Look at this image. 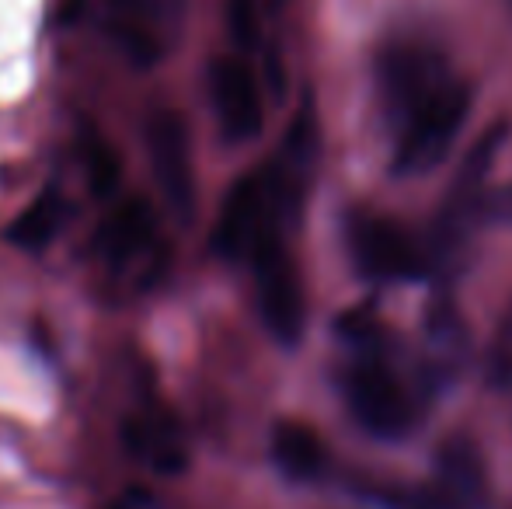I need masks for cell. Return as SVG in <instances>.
<instances>
[{"instance_id": "obj_1", "label": "cell", "mask_w": 512, "mask_h": 509, "mask_svg": "<svg viewBox=\"0 0 512 509\" xmlns=\"http://www.w3.org/2000/svg\"><path fill=\"white\" fill-rule=\"evenodd\" d=\"M189 0H108L105 35L136 70H150L185 32Z\"/></svg>"}, {"instance_id": "obj_2", "label": "cell", "mask_w": 512, "mask_h": 509, "mask_svg": "<svg viewBox=\"0 0 512 509\" xmlns=\"http://www.w3.org/2000/svg\"><path fill=\"white\" fill-rule=\"evenodd\" d=\"M471 112V91L464 84L450 81L429 95L415 112L401 123L398 150H394V171L398 175H422L432 171L446 154L453 140L467 123Z\"/></svg>"}, {"instance_id": "obj_3", "label": "cell", "mask_w": 512, "mask_h": 509, "mask_svg": "<svg viewBox=\"0 0 512 509\" xmlns=\"http://www.w3.org/2000/svg\"><path fill=\"white\" fill-rule=\"evenodd\" d=\"M251 269H255V290L258 307L283 346H293L304 335V286H300V272L293 262L290 248H286L279 227L258 238L255 252H251Z\"/></svg>"}, {"instance_id": "obj_4", "label": "cell", "mask_w": 512, "mask_h": 509, "mask_svg": "<svg viewBox=\"0 0 512 509\" xmlns=\"http://www.w3.org/2000/svg\"><path fill=\"white\" fill-rule=\"evenodd\" d=\"M502 140H506V123H495L471 147V154L464 157L457 178L450 185V196H446L443 210H439L436 231H432V258L436 262H450L453 255L464 248L467 231L481 217V206H485V178L492 171V161L499 154Z\"/></svg>"}, {"instance_id": "obj_5", "label": "cell", "mask_w": 512, "mask_h": 509, "mask_svg": "<svg viewBox=\"0 0 512 509\" xmlns=\"http://www.w3.org/2000/svg\"><path fill=\"white\" fill-rule=\"evenodd\" d=\"M345 398H349V408L359 419V426L366 433L380 436V440H398L415 422L408 391L380 360H363L359 367L349 370Z\"/></svg>"}, {"instance_id": "obj_6", "label": "cell", "mask_w": 512, "mask_h": 509, "mask_svg": "<svg viewBox=\"0 0 512 509\" xmlns=\"http://www.w3.org/2000/svg\"><path fill=\"white\" fill-rule=\"evenodd\" d=\"M147 154L168 206L178 213L182 224H192V217H196V171H192L189 129L178 112L157 109L147 119Z\"/></svg>"}, {"instance_id": "obj_7", "label": "cell", "mask_w": 512, "mask_h": 509, "mask_svg": "<svg viewBox=\"0 0 512 509\" xmlns=\"http://www.w3.org/2000/svg\"><path fill=\"white\" fill-rule=\"evenodd\" d=\"M279 213L272 206L265 175H248L230 185L220 206V220L213 227V252L220 258H251L258 238L276 224Z\"/></svg>"}, {"instance_id": "obj_8", "label": "cell", "mask_w": 512, "mask_h": 509, "mask_svg": "<svg viewBox=\"0 0 512 509\" xmlns=\"http://www.w3.org/2000/svg\"><path fill=\"white\" fill-rule=\"evenodd\" d=\"M349 252L359 272L373 279H411L425 269V255L405 227L387 217L356 213L349 220Z\"/></svg>"}, {"instance_id": "obj_9", "label": "cell", "mask_w": 512, "mask_h": 509, "mask_svg": "<svg viewBox=\"0 0 512 509\" xmlns=\"http://www.w3.org/2000/svg\"><path fill=\"white\" fill-rule=\"evenodd\" d=\"M377 81H380L384 109L391 112L401 126L425 98L436 95V91L443 88V84H450L453 77L446 74V63L439 60L432 49L394 46V49H387L384 60H380Z\"/></svg>"}, {"instance_id": "obj_10", "label": "cell", "mask_w": 512, "mask_h": 509, "mask_svg": "<svg viewBox=\"0 0 512 509\" xmlns=\"http://www.w3.org/2000/svg\"><path fill=\"white\" fill-rule=\"evenodd\" d=\"M209 98H213L216 123L230 143H248L262 133L265 109L255 70L237 56L209 63Z\"/></svg>"}, {"instance_id": "obj_11", "label": "cell", "mask_w": 512, "mask_h": 509, "mask_svg": "<svg viewBox=\"0 0 512 509\" xmlns=\"http://www.w3.org/2000/svg\"><path fill=\"white\" fill-rule=\"evenodd\" d=\"M95 255L102 258L108 269H136L147 265V258L154 262L157 255V213L143 196H133L126 203H119L102 227H98L95 241H91ZM147 276L157 279V269L147 265Z\"/></svg>"}, {"instance_id": "obj_12", "label": "cell", "mask_w": 512, "mask_h": 509, "mask_svg": "<svg viewBox=\"0 0 512 509\" xmlns=\"http://www.w3.org/2000/svg\"><path fill=\"white\" fill-rule=\"evenodd\" d=\"M122 443H126L129 457L147 464L157 475H178L189 464L182 429H178L175 415L164 408H143V412L129 415L122 422Z\"/></svg>"}, {"instance_id": "obj_13", "label": "cell", "mask_w": 512, "mask_h": 509, "mask_svg": "<svg viewBox=\"0 0 512 509\" xmlns=\"http://www.w3.org/2000/svg\"><path fill=\"white\" fill-rule=\"evenodd\" d=\"M436 489L446 492L460 509H485L488 506L485 461H481L478 447H474L467 436H450V440L439 447Z\"/></svg>"}, {"instance_id": "obj_14", "label": "cell", "mask_w": 512, "mask_h": 509, "mask_svg": "<svg viewBox=\"0 0 512 509\" xmlns=\"http://www.w3.org/2000/svg\"><path fill=\"white\" fill-rule=\"evenodd\" d=\"M70 220V203L60 189H42L25 210L7 227V241L21 252H42L49 248Z\"/></svg>"}, {"instance_id": "obj_15", "label": "cell", "mask_w": 512, "mask_h": 509, "mask_svg": "<svg viewBox=\"0 0 512 509\" xmlns=\"http://www.w3.org/2000/svg\"><path fill=\"white\" fill-rule=\"evenodd\" d=\"M272 457L293 482H310L324 471V443L304 422H279L272 429Z\"/></svg>"}, {"instance_id": "obj_16", "label": "cell", "mask_w": 512, "mask_h": 509, "mask_svg": "<svg viewBox=\"0 0 512 509\" xmlns=\"http://www.w3.org/2000/svg\"><path fill=\"white\" fill-rule=\"evenodd\" d=\"M425 353H429V370L436 381H450L467 360V328L457 318V311L439 307L425 321Z\"/></svg>"}, {"instance_id": "obj_17", "label": "cell", "mask_w": 512, "mask_h": 509, "mask_svg": "<svg viewBox=\"0 0 512 509\" xmlns=\"http://www.w3.org/2000/svg\"><path fill=\"white\" fill-rule=\"evenodd\" d=\"M84 161H88V182H91V192H95L98 199H108L115 192V185H119V157H115V150L108 147L102 136H91L88 140V154H84Z\"/></svg>"}, {"instance_id": "obj_18", "label": "cell", "mask_w": 512, "mask_h": 509, "mask_svg": "<svg viewBox=\"0 0 512 509\" xmlns=\"http://www.w3.org/2000/svg\"><path fill=\"white\" fill-rule=\"evenodd\" d=\"M492 384L502 387V391H512V304L502 314L499 335H495L492 346Z\"/></svg>"}, {"instance_id": "obj_19", "label": "cell", "mask_w": 512, "mask_h": 509, "mask_svg": "<svg viewBox=\"0 0 512 509\" xmlns=\"http://www.w3.org/2000/svg\"><path fill=\"white\" fill-rule=\"evenodd\" d=\"M230 35L241 49H251L258 42V7L255 0H230L227 4Z\"/></svg>"}, {"instance_id": "obj_20", "label": "cell", "mask_w": 512, "mask_h": 509, "mask_svg": "<svg viewBox=\"0 0 512 509\" xmlns=\"http://www.w3.org/2000/svg\"><path fill=\"white\" fill-rule=\"evenodd\" d=\"M387 506L391 509H460L446 492H439L436 485H432V489H398L387 496Z\"/></svg>"}, {"instance_id": "obj_21", "label": "cell", "mask_w": 512, "mask_h": 509, "mask_svg": "<svg viewBox=\"0 0 512 509\" xmlns=\"http://www.w3.org/2000/svg\"><path fill=\"white\" fill-rule=\"evenodd\" d=\"M481 217H488L492 224H512V185L492 192L481 206Z\"/></svg>"}, {"instance_id": "obj_22", "label": "cell", "mask_w": 512, "mask_h": 509, "mask_svg": "<svg viewBox=\"0 0 512 509\" xmlns=\"http://www.w3.org/2000/svg\"><path fill=\"white\" fill-rule=\"evenodd\" d=\"M81 11H84V0H60L53 11V21L56 25H70V21H77Z\"/></svg>"}, {"instance_id": "obj_23", "label": "cell", "mask_w": 512, "mask_h": 509, "mask_svg": "<svg viewBox=\"0 0 512 509\" xmlns=\"http://www.w3.org/2000/svg\"><path fill=\"white\" fill-rule=\"evenodd\" d=\"M112 509H154V503H150L147 492H126V496H122V503L112 506Z\"/></svg>"}]
</instances>
